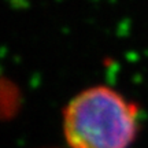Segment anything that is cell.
Returning a JSON list of instances; mask_svg holds the SVG:
<instances>
[{"instance_id":"cell-1","label":"cell","mask_w":148,"mask_h":148,"mask_svg":"<svg viewBox=\"0 0 148 148\" xmlns=\"http://www.w3.org/2000/svg\"><path fill=\"white\" fill-rule=\"evenodd\" d=\"M62 125L69 148H130L140 129V108L114 88L95 85L71 97Z\"/></svg>"}]
</instances>
